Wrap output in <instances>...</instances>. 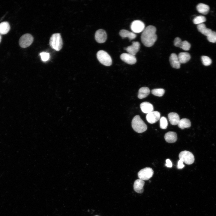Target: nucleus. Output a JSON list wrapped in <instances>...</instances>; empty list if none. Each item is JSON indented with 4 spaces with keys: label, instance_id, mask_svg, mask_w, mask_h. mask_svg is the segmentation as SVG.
Segmentation results:
<instances>
[{
    "label": "nucleus",
    "instance_id": "f257e3e1",
    "mask_svg": "<svg viewBox=\"0 0 216 216\" xmlns=\"http://www.w3.org/2000/svg\"><path fill=\"white\" fill-rule=\"evenodd\" d=\"M156 31V28L153 26H148L145 28L141 36V41L144 46L149 47L154 44L157 39Z\"/></svg>",
    "mask_w": 216,
    "mask_h": 216
},
{
    "label": "nucleus",
    "instance_id": "f03ea898",
    "mask_svg": "<svg viewBox=\"0 0 216 216\" xmlns=\"http://www.w3.org/2000/svg\"><path fill=\"white\" fill-rule=\"evenodd\" d=\"M131 124L133 129L137 133H142L147 129L146 125L138 115L134 117Z\"/></svg>",
    "mask_w": 216,
    "mask_h": 216
},
{
    "label": "nucleus",
    "instance_id": "7ed1b4c3",
    "mask_svg": "<svg viewBox=\"0 0 216 216\" xmlns=\"http://www.w3.org/2000/svg\"><path fill=\"white\" fill-rule=\"evenodd\" d=\"M49 44L51 47L57 51L60 50L62 48L63 42L60 34L54 33L51 37Z\"/></svg>",
    "mask_w": 216,
    "mask_h": 216
},
{
    "label": "nucleus",
    "instance_id": "20e7f679",
    "mask_svg": "<svg viewBox=\"0 0 216 216\" xmlns=\"http://www.w3.org/2000/svg\"><path fill=\"white\" fill-rule=\"evenodd\" d=\"M97 57L99 62L104 65L110 66L112 64V59L110 56L104 50L99 51L97 53Z\"/></svg>",
    "mask_w": 216,
    "mask_h": 216
},
{
    "label": "nucleus",
    "instance_id": "39448f33",
    "mask_svg": "<svg viewBox=\"0 0 216 216\" xmlns=\"http://www.w3.org/2000/svg\"><path fill=\"white\" fill-rule=\"evenodd\" d=\"M179 159L181 160L187 164H192L194 161V158L193 154L187 151H184L180 152L179 154Z\"/></svg>",
    "mask_w": 216,
    "mask_h": 216
},
{
    "label": "nucleus",
    "instance_id": "423d86ee",
    "mask_svg": "<svg viewBox=\"0 0 216 216\" xmlns=\"http://www.w3.org/2000/svg\"><path fill=\"white\" fill-rule=\"evenodd\" d=\"M34 38L30 34H25L20 38L19 41V45L22 48H25L29 46L32 43Z\"/></svg>",
    "mask_w": 216,
    "mask_h": 216
},
{
    "label": "nucleus",
    "instance_id": "0eeeda50",
    "mask_svg": "<svg viewBox=\"0 0 216 216\" xmlns=\"http://www.w3.org/2000/svg\"><path fill=\"white\" fill-rule=\"evenodd\" d=\"M154 171L150 167H146L140 170L138 173L139 179L144 180H147L153 176Z\"/></svg>",
    "mask_w": 216,
    "mask_h": 216
},
{
    "label": "nucleus",
    "instance_id": "6e6552de",
    "mask_svg": "<svg viewBox=\"0 0 216 216\" xmlns=\"http://www.w3.org/2000/svg\"><path fill=\"white\" fill-rule=\"evenodd\" d=\"M145 28L144 23L140 20L134 21L130 25V28L134 33L142 32Z\"/></svg>",
    "mask_w": 216,
    "mask_h": 216
},
{
    "label": "nucleus",
    "instance_id": "1a4fd4ad",
    "mask_svg": "<svg viewBox=\"0 0 216 216\" xmlns=\"http://www.w3.org/2000/svg\"><path fill=\"white\" fill-rule=\"evenodd\" d=\"M160 118V114L157 111H153L146 116V119L150 124H153L157 122Z\"/></svg>",
    "mask_w": 216,
    "mask_h": 216
},
{
    "label": "nucleus",
    "instance_id": "9d476101",
    "mask_svg": "<svg viewBox=\"0 0 216 216\" xmlns=\"http://www.w3.org/2000/svg\"><path fill=\"white\" fill-rule=\"evenodd\" d=\"M121 59L125 62L130 64H133L136 62L135 56L129 53H123L120 56Z\"/></svg>",
    "mask_w": 216,
    "mask_h": 216
},
{
    "label": "nucleus",
    "instance_id": "9b49d317",
    "mask_svg": "<svg viewBox=\"0 0 216 216\" xmlns=\"http://www.w3.org/2000/svg\"><path fill=\"white\" fill-rule=\"evenodd\" d=\"M107 38L106 33L104 30L101 29L96 31L95 34V38L98 43H104L106 41Z\"/></svg>",
    "mask_w": 216,
    "mask_h": 216
},
{
    "label": "nucleus",
    "instance_id": "f8f14e48",
    "mask_svg": "<svg viewBox=\"0 0 216 216\" xmlns=\"http://www.w3.org/2000/svg\"><path fill=\"white\" fill-rule=\"evenodd\" d=\"M140 44L138 41H133L132 44L125 48V50L128 53L135 56L140 50Z\"/></svg>",
    "mask_w": 216,
    "mask_h": 216
},
{
    "label": "nucleus",
    "instance_id": "ddd939ff",
    "mask_svg": "<svg viewBox=\"0 0 216 216\" xmlns=\"http://www.w3.org/2000/svg\"><path fill=\"white\" fill-rule=\"evenodd\" d=\"M170 62L172 67L176 69L180 68L181 63L178 56L175 53H172L170 57Z\"/></svg>",
    "mask_w": 216,
    "mask_h": 216
},
{
    "label": "nucleus",
    "instance_id": "4468645a",
    "mask_svg": "<svg viewBox=\"0 0 216 216\" xmlns=\"http://www.w3.org/2000/svg\"><path fill=\"white\" fill-rule=\"evenodd\" d=\"M145 182L143 180L140 179L136 180L134 184V190L137 193H142L144 190L143 186Z\"/></svg>",
    "mask_w": 216,
    "mask_h": 216
},
{
    "label": "nucleus",
    "instance_id": "2eb2a0df",
    "mask_svg": "<svg viewBox=\"0 0 216 216\" xmlns=\"http://www.w3.org/2000/svg\"><path fill=\"white\" fill-rule=\"evenodd\" d=\"M140 108L142 112L145 113H148L153 111V105L148 102H144L140 104Z\"/></svg>",
    "mask_w": 216,
    "mask_h": 216
},
{
    "label": "nucleus",
    "instance_id": "dca6fc26",
    "mask_svg": "<svg viewBox=\"0 0 216 216\" xmlns=\"http://www.w3.org/2000/svg\"><path fill=\"white\" fill-rule=\"evenodd\" d=\"M164 138L165 140L168 143H174L177 140V134L174 132L169 131L165 134Z\"/></svg>",
    "mask_w": 216,
    "mask_h": 216
},
{
    "label": "nucleus",
    "instance_id": "f3484780",
    "mask_svg": "<svg viewBox=\"0 0 216 216\" xmlns=\"http://www.w3.org/2000/svg\"><path fill=\"white\" fill-rule=\"evenodd\" d=\"M119 34L122 38L127 37L130 40L134 39L136 36V34L135 33L125 29L121 30Z\"/></svg>",
    "mask_w": 216,
    "mask_h": 216
},
{
    "label": "nucleus",
    "instance_id": "a211bd4d",
    "mask_svg": "<svg viewBox=\"0 0 216 216\" xmlns=\"http://www.w3.org/2000/svg\"><path fill=\"white\" fill-rule=\"evenodd\" d=\"M168 118L170 124L173 125L178 124L180 118L178 114L176 112H171L168 114Z\"/></svg>",
    "mask_w": 216,
    "mask_h": 216
},
{
    "label": "nucleus",
    "instance_id": "6ab92c4d",
    "mask_svg": "<svg viewBox=\"0 0 216 216\" xmlns=\"http://www.w3.org/2000/svg\"><path fill=\"white\" fill-rule=\"evenodd\" d=\"M179 61L181 63H185L190 59V55L187 52H180L178 56Z\"/></svg>",
    "mask_w": 216,
    "mask_h": 216
},
{
    "label": "nucleus",
    "instance_id": "aec40b11",
    "mask_svg": "<svg viewBox=\"0 0 216 216\" xmlns=\"http://www.w3.org/2000/svg\"><path fill=\"white\" fill-rule=\"evenodd\" d=\"M150 93V90L148 87H142L139 90L138 97L140 99L145 98Z\"/></svg>",
    "mask_w": 216,
    "mask_h": 216
},
{
    "label": "nucleus",
    "instance_id": "412c9836",
    "mask_svg": "<svg viewBox=\"0 0 216 216\" xmlns=\"http://www.w3.org/2000/svg\"><path fill=\"white\" fill-rule=\"evenodd\" d=\"M196 9L199 13L203 14H206L209 11V7L206 4L200 3L197 5Z\"/></svg>",
    "mask_w": 216,
    "mask_h": 216
},
{
    "label": "nucleus",
    "instance_id": "4be33fe9",
    "mask_svg": "<svg viewBox=\"0 0 216 216\" xmlns=\"http://www.w3.org/2000/svg\"><path fill=\"white\" fill-rule=\"evenodd\" d=\"M197 28L199 32L207 36H208L212 31L211 29L207 28L205 25L203 23L198 25Z\"/></svg>",
    "mask_w": 216,
    "mask_h": 216
},
{
    "label": "nucleus",
    "instance_id": "5701e85b",
    "mask_svg": "<svg viewBox=\"0 0 216 216\" xmlns=\"http://www.w3.org/2000/svg\"><path fill=\"white\" fill-rule=\"evenodd\" d=\"M178 125L179 128L183 129L190 128L191 126V122L189 119L184 118L180 120Z\"/></svg>",
    "mask_w": 216,
    "mask_h": 216
},
{
    "label": "nucleus",
    "instance_id": "b1692460",
    "mask_svg": "<svg viewBox=\"0 0 216 216\" xmlns=\"http://www.w3.org/2000/svg\"><path fill=\"white\" fill-rule=\"evenodd\" d=\"M10 28L9 23L7 22H3L0 23V34H7Z\"/></svg>",
    "mask_w": 216,
    "mask_h": 216
},
{
    "label": "nucleus",
    "instance_id": "393cba45",
    "mask_svg": "<svg viewBox=\"0 0 216 216\" xmlns=\"http://www.w3.org/2000/svg\"><path fill=\"white\" fill-rule=\"evenodd\" d=\"M206 20V17L203 16H199L195 17L193 20L194 24L199 25L205 22Z\"/></svg>",
    "mask_w": 216,
    "mask_h": 216
},
{
    "label": "nucleus",
    "instance_id": "a878e982",
    "mask_svg": "<svg viewBox=\"0 0 216 216\" xmlns=\"http://www.w3.org/2000/svg\"><path fill=\"white\" fill-rule=\"evenodd\" d=\"M151 92L154 95L161 97L164 95L165 93V90L163 88H155L152 89Z\"/></svg>",
    "mask_w": 216,
    "mask_h": 216
},
{
    "label": "nucleus",
    "instance_id": "bb28decb",
    "mask_svg": "<svg viewBox=\"0 0 216 216\" xmlns=\"http://www.w3.org/2000/svg\"><path fill=\"white\" fill-rule=\"evenodd\" d=\"M160 127L162 129H166L168 126V122L166 118L164 116L161 117L160 120Z\"/></svg>",
    "mask_w": 216,
    "mask_h": 216
},
{
    "label": "nucleus",
    "instance_id": "cd10ccee",
    "mask_svg": "<svg viewBox=\"0 0 216 216\" xmlns=\"http://www.w3.org/2000/svg\"><path fill=\"white\" fill-rule=\"evenodd\" d=\"M201 60L203 64L205 66L209 65L212 63V60L208 56H202L201 57Z\"/></svg>",
    "mask_w": 216,
    "mask_h": 216
},
{
    "label": "nucleus",
    "instance_id": "c85d7f7f",
    "mask_svg": "<svg viewBox=\"0 0 216 216\" xmlns=\"http://www.w3.org/2000/svg\"><path fill=\"white\" fill-rule=\"evenodd\" d=\"M208 40L212 43L216 42V32L212 31V32L207 36Z\"/></svg>",
    "mask_w": 216,
    "mask_h": 216
},
{
    "label": "nucleus",
    "instance_id": "c756f323",
    "mask_svg": "<svg viewBox=\"0 0 216 216\" xmlns=\"http://www.w3.org/2000/svg\"><path fill=\"white\" fill-rule=\"evenodd\" d=\"M190 47V44L188 41L184 40L182 41L180 48L184 50L187 51L189 50Z\"/></svg>",
    "mask_w": 216,
    "mask_h": 216
},
{
    "label": "nucleus",
    "instance_id": "7c9ffc66",
    "mask_svg": "<svg viewBox=\"0 0 216 216\" xmlns=\"http://www.w3.org/2000/svg\"><path fill=\"white\" fill-rule=\"evenodd\" d=\"M41 59L43 62H46L48 61L50 58L49 53L46 52H42L40 53Z\"/></svg>",
    "mask_w": 216,
    "mask_h": 216
},
{
    "label": "nucleus",
    "instance_id": "2f4dec72",
    "mask_svg": "<svg viewBox=\"0 0 216 216\" xmlns=\"http://www.w3.org/2000/svg\"><path fill=\"white\" fill-rule=\"evenodd\" d=\"M182 41L181 39L179 37H176L175 38L174 40V45L176 47H180L182 44Z\"/></svg>",
    "mask_w": 216,
    "mask_h": 216
},
{
    "label": "nucleus",
    "instance_id": "473e14b6",
    "mask_svg": "<svg viewBox=\"0 0 216 216\" xmlns=\"http://www.w3.org/2000/svg\"><path fill=\"white\" fill-rule=\"evenodd\" d=\"M183 161L181 159L178 161L177 167L178 169H182L184 166V165L183 164Z\"/></svg>",
    "mask_w": 216,
    "mask_h": 216
},
{
    "label": "nucleus",
    "instance_id": "72a5a7b5",
    "mask_svg": "<svg viewBox=\"0 0 216 216\" xmlns=\"http://www.w3.org/2000/svg\"><path fill=\"white\" fill-rule=\"evenodd\" d=\"M166 164L165 165L168 167L171 168L172 166V163L171 161L169 159H167L166 160Z\"/></svg>",
    "mask_w": 216,
    "mask_h": 216
},
{
    "label": "nucleus",
    "instance_id": "f704fd0d",
    "mask_svg": "<svg viewBox=\"0 0 216 216\" xmlns=\"http://www.w3.org/2000/svg\"><path fill=\"white\" fill-rule=\"evenodd\" d=\"M1 38H2V37H1V35H0V43L1 41Z\"/></svg>",
    "mask_w": 216,
    "mask_h": 216
},
{
    "label": "nucleus",
    "instance_id": "c9c22d12",
    "mask_svg": "<svg viewBox=\"0 0 216 216\" xmlns=\"http://www.w3.org/2000/svg\"><path fill=\"white\" fill-rule=\"evenodd\" d=\"M98 216V215H96V216Z\"/></svg>",
    "mask_w": 216,
    "mask_h": 216
}]
</instances>
